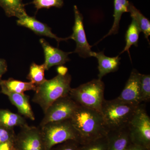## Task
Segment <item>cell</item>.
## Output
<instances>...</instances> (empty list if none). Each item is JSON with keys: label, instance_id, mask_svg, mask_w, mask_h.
<instances>
[{"label": "cell", "instance_id": "obj_16", "mask_svg": "<svg viewBox=\"0 0 150 150\" xmlns=\"http://www.w3.org/2000/svg\"><path fill=\"white\" fill-rule=\"evenodd\" d=\"M1 93L4 92L24 94L29 91H35L36 86L31 82H23L10 78L7 80H0Z\"/></svg>", "mask_w": 150, "mask_h": 150}, {"label": "cell", "instance_id": "obj_19", "mask_svg": "<svg viewBox=\"0 0 150 150\" xmlns=\"http://www.w3.org/2000/svg\"><path fill=\"white\" fill-rule=\"evenodd\" d=\"M0 6L8 17H16L18 18L27 14L22 0H0Z\"/></svg>", "mask_w": 150, "mask_h": 150}, {"label": "cell", "instance_id": "obj_18", "mask_svg": "<svg viewBox=\"0 0 150 150\" xmlns=\"http://www.w3.org/2000/svg\"><path fill=\"white\" fill-rule=\"evenodd\" d=\"M129 5V2L127 0H114V21L113 24L108 33L105 35L100 41L107 36L118 33L121 16L124 13L128 12Z\"/></svg>", "mask_w": 150, "mask_h": 150}, {"label": "cell", "instance_id": "obj_12", "mask_svg": "<svg viewBox=\"0 0 150 150\" xmlns=\"http://www.w3.org/2000/svg\"><path fill=\"white\" fill-rule=\"evenodd\" d=\"M45 56L44 65L46 70H48L54 66H62L70 61L69 54L71 52H65L58 48L51 46L43 38L40 39Z\"/></svg>", "mask_w": 150, "mask_h": 150}, {"label": "cell", "instance_id": "obj_10", "mask_svg": "<svg viewBox=\"0 0 150 150\" xmlns=\"http://www.w3.org/2000/svg\"><path fill=\"white\" fill-rule=\"evenodd\" d=\"M139 73L133 69L123 91L117 98L134 105L142 103L140 94Z\"/></svg>", "mask_w": 150, "mask_h": 150}, {"label": "cell", "instance_id": "obj_28", "mask_svg": "<svg viewBox=\"0 0 150 150\" xmlns=\"http://www.w3.org/2000/svg\"><path fill=\"white\" fill-rule=\"evenodd\" d=\"M15 139L0 144V150H12L14 149Z\"/></svg>", "mask_w": 150, "mask_h": 150}, {"label": "cell", "instance_id": "obj_2", "mask_svg": "<svg viewBox=\"0 0 150 150\" xmlns=\"http://www.w3.org/2000/svg\"><path fill=\"white\" fill-rule=\"evenodd\" d=\"M71 76L69 73L65 75L58 74L43 83L36 86L33 102L38 104L43 113L57 99L69 95L71 87Z\"/></svg>", "mask_w": 150, "mask_h": 150}, {"label": "cell", "instance_id": "obj_32", "mask_svg": "<svg viewBox=\"0 0 150 150\" xmlns=\"http://www.w3.org/2000/svg\"><path fill=\"white\" fill-rule=\"evenodd\" d=\"M12 150H16V149H15V147L14 149H13Z\"/></svg>", "mask_w": 150, "mask_h": 150}, {"label": "cell", "instance_id": "obj_6", "mask_svg": "<svg viewBox=\"0 0 150 150\" xmlns=\"http://www.w3.org/2000/svg\"><path fill=\"white\" fill-rule=\"evenodd\" d=\"M128 127L132 144L150 150V118L142 105L129 122Z\"/></svg>", "mask_w": 150, "mask_h": 150}, {"label": "cell", "instance_id": "obj_29", "mask_svg": "<svg viewBox=\"0 0 150 150\" xmlns=\"http://www.w3.org/2000/svg\"><path fill=\"white\" fill-rule=\"evenodd\" d=\"M8 66L5 59H0V80L4 74L7 71Z\"/></svg>", "mask_w": 150, "mask_h": 150}, {"label": "cell", "instance_id": "obj_9", "mask_svg": "<svg viewBox=\"0 0 150 150\" xmlns=\"http://www.w3.org/2000/svg\"><path fill=\"white\" fill-rule=\"evenodd\" d=\"M74 24L73 28V34L69 37L70 39L74 40L76 44V47L74 52L82 58L92 57L93 52L91 49L92 46L89 44L87 40L84 28L83 16L76 6H74Z\"/></svg>", "mask_w": 150, "mask_h": 150}, {"label": "cell", "instance_id": "obj_14", "mask_svg": "<svg viewBox=\"0 0 150 150\" xmlns=\"http://www.w3.org/2000/svg\"><path fill=\"white\" fill-rule=\"evenodd\" d=\"M3 94L8 97L12 104L17 108L19 113L29 118L31 121H35V116L30 103V96L25 94L4 92Z\"/></svg>", "mask_w": 150, "mask_h": 150}, {"label": "cell", "instance_id": "obj_26", "mask_svg": "<svg viewBox=\"0 0 150 150\" xmlns=\"http://www.w3.org/2000/svg\"><path fill=\"white\" fill-rule=\"evenodd\" d=\"M50 150H81L79 142L69 140L54 146Z\"/></svg>", "mask_w": 150, "mask_h": 150}, {"label": "cell", "instance_id": "obj_17", "mask_svg": "<svg viewBox=\"0 0 150 150\" xmlns=\"http://www.w3.org/2000/svg\"><path fill=\"white\" fill-rule=\"evenodd\" d=\"M25 118L19 113H14L8 109L0 108V126L8 129H14L27 125Z\"/></svg>", "mask_w": 150, "mask_h": 150}, {"label": "cell", "instance_id": "obj_20", "mask_svg": "<svg viewBox=\"0 0 150 150\" xmlns=\"http://www.w3.org/2000/svg\"><path fill=\"white\" fill-rule=\"evenodd\" d=\"M128 12L130 13L132 20L136 23L141 32L144 33L145 38L149 43V37L150 35V21L131 3H129Z\"/></svg>", "mask_w": 150, "mask_h": 150}, {"label": "cell", "instance_id": "obj_5", "mask_svg": "<svg viewBox=\"0 0 150 150\" xmlns=\"http://www.w3.org/2000/svg\"><path fill=\"white\" fill-rule=\"evenodd\" d=\"M104 89V83L96 79L71 88L69 96L79 105L100 112L105 100Z\"/></svg>", "mask_w": 150, "mask_h": 150}, {"label": "cell", "instance_id": "obj_31", "mask_svg": "<svg viewBox=\"0 0 150 150\" xmlns=\"http://www.w3.org/2000/svg\"><path fill=\"white\" fill-rule=\"evenodd\" d=\"M126 150H150L144 147L139 146V145H136L135 144H131L129 146L127 149Z\"/></svg>", "mask_w": 150, "mask_h": 150}, {"label": "cell", "instance_id": "obj_30", "mask_svg": "<svg viewBox=\"0 0 150 150\" xmlns=\"http://www.w3.org/2000/svg\"><path fill=\"white\" fill-rule=\"evenodd\" d=\"M58 74L65 75L68 73V69L66 67L62 66H59L56 69Z\"/></svg>", "mask_w": 150, "mask_h": 150}, {"label": "cell", "instance_id": "obj_11", "mask_svg": "<svg viewBox=\"0 0 150 150\" xmlns=\"http://www.w3.org/2000/svg\"><path fill=\"white\" fill-rule=\"evenodd\" d=\"M16 22L18 25L29 28L37 35L54 38L58 43L60 41L70 39L69 37L66 38L58 37L52 33L51 28L47 24L38 20L34 17L29 16L27 14L18 18Z\"/></svg>", "mask_w": 150, "mask_h": 150}, {"label": "cell", "instance_id": "obj_1", "mask_svg": "<svg viewBox=\"0 0 150 150\" xmlns=\"http://www.w3.org/2000/svg\"><path fill=\"white\" fill-rule=\"evenodd\" d=\"M70 120L79 134L81 145L106 137L109 131L100 112L81 105Z\"/></svg>", "mask_w": 150, "mask_h": 150}, {"label": "cell", "instance_id": "obj_3", "mask_svg": "<svg viewBox=\"0 0 150 150\" xmlns=\"http://www.w3.org/2000/svg\"><path fill=\"white\" fill-rule=\"evenodd\" d=\"M139 105L124 102L117 98L104 100L100 113L109 131L120 129L128 126Z\"/></svg>", "mask_w": 150, "mask_h": 150}, {"label": "cell", "instance_id": "obj_8", "mask_svg": "<svg viewBox=\"0 0 150 150\" xmlns=\"http://www.w3.org/2000/svg\"><path fill=\"white\" fill-rule=\"evenodd\" d=\"M15 147L16 150H44L40 127L28 124L21 127L16 136Z\"/></svg>", "mask_w": 150, "mask_h": 150}, {"label": "cell", "instance_id": "obj_25", "mask_svg": "<svg viewBox=\"0 0 150 150\" xmlns=\"http://www.w3.org/2000/svg\"><path fill=\"white\" fill-rule=\"evenodd\" d=\"M37 11L40 9L51 7L60 8L64 5L63 0H33L32 3Z\"/></svg>", "mask_w": 150, "mask_h": 150}, {"label": "cell", "instance_id": "obj_13", "mask_svg": "<svg viewBox=\"0 0 150 150\" xmlns=\"http://www.w3.org/2000/svg\"><path fill=\"white\" fill-rule=\"evenodd\" d=\"M106 137L108 150H126L132 144L128 126L110 130Z\"/></svg>", "mask_w": 150, "mask_h": 150}, {"label": "cell", "instance_id": "obj_23", "mask_svg": "<svg viewBox=\"0 0 150 150\" xmlns=\"http://www.w3.org/2000/svg\"><path fill=\"white\" fill-rule=\"evenodd\" d=\"M140 94L142 102H148L150 100V75L139 74Z\"/></svg>", "mask_w": 150, "mask_h": 150}, {"label": "cell", "instance_id": "obj_7", "mask_svg": "<svg viewBox=\"0 0 150 150\" xmlns=\"http://www.w3.org/2000/svg\"><path fill=\"white\" fill-rule=\"evenodd\" d=\"M79 106V105L74 101L69 95L57 99L44 113L39 127H42L51 122L71 119Z\"/></svg>", "mask_w": 150, "mask_h": 150}, {"label": "cell", "instance_id": "obj_15", "mask_svg": "<svg viewBox=\"0 0 150 150\" xmlns=\"http://www.w3.org/2000/svg\"><path fill=\"white\" fill-rule=\"evenodd\" d=\"M92 57L96 58L98 61V79H99L101 80L107 74L114 72L118 69L121 60L119 56L109 57L105 56L103 52H93Z\"/></svg>", "mask_w": 150, "mask_h": 150}, {"label": "cell", "instance_id": "obj_4", "mask_svg": "<svg viewBox=\"0 0 150 150\" xmlns=\"http://www.w3.org/2000/svg\"><path fill=\"white\" fill-rule=\"evenodd\" d=\"M40 128L44 150H50L54 146L69 140L81 144L79 134L70 119L51 122Z\"/></svg>", "mask_w": 150, "mask_h": 150}, {"label": "cell", "instance_id": "obj_21", "mask_svg": "<svg viewBox=\"0 0 150 150\" xmlns=\"http://www.w3.org/2000/svg\"><path fill=\"white\" fill-rule=\"evenodd\" d=\"M139 28L134 21L132 20L131 24L129 25L126 34V44L123 51L121 54H123L125 51H127L129 54V49L131 46L134 45L136 47L138 46V41L139 37Z\"/></svg>", "mask_w": 150, "mask_h": 150}, {"label": "cell", "instance_id": "obj_24", "mask_svg": "<svg viewBox=\"0 0 150 150\" xmlns=\"http://www.w3.org/2000/svg\"><path fill=\"white\" fill-rule=\"evenodd\" d=\"M81 150H108L107 137H102L81 145Z\"/></svg>", "mask_w": 150, "mask_h": 150}, {"label": "cell", "instance_id": "obj_22", "mask_svg": "<svg viewBox=\"0 0 150 150\" xmlns=\"http://www.w3.org/2000/svg\"><path fill=\"white\" fill-rule=\"evenodd\" d=\"M45 71L46 69L44 64L38 65L33 63L30 67L27 79L35 85H40L47 80L45 77Z\"/></svg>", "mask_w": 150, "mask_h": 150}, {"label": "cell", "instance_id": "obj_27", "mask_svg": "<svg viewBox=\"0 0 150 150\" xmlns=\"http://www.w3.org/2000/svg\"><path fill=\"white\" fill-rule=\"evenodd\" d=\"M16 134L14 129H8L0 126V144L14 139Z\"/></svg>", "mask_w": 150, "mask_h": 150}]
</instances>
